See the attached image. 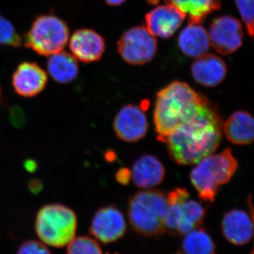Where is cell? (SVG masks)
Wrapping results in <instances>:
<instances>
[{
  "label": "cell",
  "mask_w": 254,
  "mask_h": 254,
  "mask_svg": "<svg viewBox=\"0 0 254 254\" xmlns=\"http://www.w3.org/2000/svg\"><path fill=\"white\" fill-rule=\"evenodd\" d=\"M46 71L36 63L23 62L13 73L11 85L16 94L33 98L44 91L48 84Z\"/></svg>",
  "instance_id": "30bf717a"
},
{
  "label": "cell",
  "mask_w": 254,
  "mask_h": 254,
  "mask_svg": "<svg viewBox=\"0 0 254 254\" xmlns=\"http://www.w3.org/2000/svg\"><path fill=\"white\" fill-rule=\"evenodd\" d=\"M127 225L123 213L114 205L99 209L92 220L90 234L103 244L116 242L123 237Z\"/></svg>",
  "instance_id": "9c48e42d"
},
{
  "label": "cell",
  "mask_w": 254,
  "mask_h": 254,
  "mask_svg": "<svg viewBox=\"0 0 254 254\" xmlns=\"http://www.w3.org/2000/svg\"><path fill=\"white\" fill-rule=\"evenodd\" d=\"M188 15L190 23L201 24L209 14L220 9V0H165Z\"/></svg>",
  "instance_id": "ffe728a7"
},
{
  "label": "cell",
  "mask_w": 254,
  "mask_h": 254,
  "mask_svg": "<svg viewBox=\"0 0 254 254\" xmlns=\"http://www.w3.org/2000/svg\"><path fill=\"white\" fill-rule=\"evenodd\" d=\"M178 46L182 53L190 58L206 54L210 46L208 31L200 24L189 23L179 36Z\"/></svg>",
  "instance_id": "e0dca14e"
},
{
  "label": "cell",
  "mask_w": 254,
  "mask_h": 254,
  "mask_svg": "<svg viewBox=\"0 0 254 254\" xmlns=\"http://www.w3.org/2000/svg\"><path fill=\"white\" fill-rule=\"evenodd\" d=\"M68 254H98L103 253L100 244L95 239L88 236L74 237L67 245Z\"/></svg>",
  "instance_id": "603a6c76"
},
{
  "label": "cell",
  "mask_w": 254,
  "mask_h": 254,
  "mask_svg": "<svg viewBox=\"0 0 254 254\" xmlns=\"http://www.w3.org/2000/svg\"><path fill=\"white\" fill-rule=\"evenodd\" d=\"M205 214V208L198 202L193 200H185L182 204L181 215L176 234L186 235L198 228L204 220Z\"/></svg>",
  "instance_id": "44dd1931"
},
{
  "label": "cell",
  "mask_w": 254,
  "mask_h": 254,
  "mask_svg": "<svg viewBox=\"0 0 254 254\" xmlns=\"http://www.w3.org/2000/svg\"><path fill=\"white\" fill-rule=\"evenodd\" d=\"M18 254H50L51 252L42 241L30 240L23 242L17 251Z\"/></svg>",
  "instance_id": "484cf974"
},
{
  "label": "cell",
  "mask_w": 254,
  "mask_h": 254,
  "mask_svg": "<svg viewBox=\"0 0 254 254\" xmlns=\"http://www.w3.org/2000/svg\"><path fill=\"white\" fill-rule=\"evenodd\" d=\"M115 177L119 183L123 185H127L131 180V172L128 169L121 168L117 172Z\"/></svg>",
  "instance_id": "4316f807"
},
{
  "label": "cell",
  "mask_w": 254,
  "mask_h": 254,
  "mask_svg": "<svg viewBox=\"0 0 254 254\" xmlns=\"http://www.w3.org/2000/svg\"><path fill=\"white\" fill-rule=\"evenodd\" d=\"M127 0H105V3L109 6H120L125 3Z\"/></svg>",
  "instance_id": "f1b7e54d"
},
{
  "label": "cell",
  "mask_w": 254,
  "mask_h": 254,
  "mask_svg": "<svg viewBox=\"0 0 254 254\" xmlns=\"http://www.w3.org/2000/svg\"><path fill=\"white\" fill-rule=\"evenodd\" d=\"M223 124L210 102L193 118L160 141L166 143L169 154L179 165H194L213 154L221 143Z\"/></svg>",
  "instance_id": "6da1fadb"
},
{
  "label": "cell",
  "mask_w": 254,
  "mask_h": 254,
  "mask_svg": "<svg viewBox=\"0 0 254 254\" xmlns=\"http://www.w3.org/2000/svg\"><path fill=\"white\" fill-rule=\"evenodd\" d=\"M209 102L185 82L173 81L160 90L157 93L154 110L159 141L194 117Z\"/></svg>",
  "instance_id": "7a4b0ae2"
},
{
  "label": "cell",
  "mask_w": 254,
  "mask_h": 254,
  "mask_svg": "<svg viewBox=\"0 0 254 254\" xmlns=\"http://www.w3.org/2000/svg\"><path fill=\"white\" fill-rule=\"evenodd\" d=\"M25 167L28 171L33 172L36 169V164L33 160H27V162L25 163Z\"/></svg>",
  "instance_id": "f546056e"
},
{
  "label": "cell",
  "mask_w": 254,
  "mask_h": 254,
  "mask_svg": "<svg viewBox=\"0 0 254 254\" xmlns=\"http://www.w3.org/2000/svg\"><path fill=\"white\" fill-rule=\"evenodd\" d=\"M208 35L210 46L222 55L235 53L243 43L242 23L230 15L213 19L210 23Z\"/></svg>",
  "instance_id": "ba28073f"
},
{
  "label": "cell",
  "mask_w": 254,
  "mask_h": 254,
  "mask_svg": "<svg viewBox=\"0 0 254 254\" xmlns=\"http://www.w3.org/2000/svg\"><path fill=\"white\" fill-rule=\"evenodd\" d=\"M69 39L67 23L59 16L43 14L35 18L24 36V46L41 56L62 51Z\"/></svg>",
  "instance_id": "8992f818"
},
{
  "label": "cell",
  "mask_w": 254,
  "mask_h": 254,
  "mask_svg": "<svg viewBox=\"0 0 254 254\" xmlns=\"http://www.w3.org/2000/svg\"><path fill=\"white\" fill-rule=\"evenodd\" d=\"M118 51L127 63L143 65L154 58L158 51L156 38L143 26L127 30L118 42Z\"/></svg>",
  "instance_id": "52a82bcc"
},
{
  "label": "cell",
  "mask_w": 254,
  "mask_h": 254,
  "mask_svg": "<svg viewBox=\"0 0 254 254\" xmlns=\"http://www.w3.org/2000/svg\"><path fill=\"white\" fill-rule=\"evenodd\" d=\"M237 7L248 34L254 36V0H235Z\"/></svg>",
  "instance_id": "d4e9b609"
},
{
  "label": "cell",
  "mask_w": 254,
  "mask_h": 254,
  "mask_svg": "<svg viewBox=\"0 0 254 254\" xmlns=\"http://www.w3.org/2000/svg\"><path fill=\"white\" fill-rule=\"evenodd\" d=\"M68 41V48L71 54L82 63H93L99 61L104 54V38L91 28L76 30Z\"/></svg>",
  "instance_id": "4fadbf2b"
},
{
  "label": "cell",
  "mask_w": 254,
  "mask_h": 254,
  "mask_svg": "<svg viewBox=\"0 0 254 254\" xmlns=\"http://www.w3.org/2000/svg\"><path fill=\"white\" fill-rule=\"evenodd\" d=\"M222 230L224 236L230 243L235 245H245L253 237L252 218L244 210H232L222 219Z\"/></svg>",
  "instance_id": "9a60e30c"
},
{
  "label": "cell",
  "mask_w": 254,
  "mask_h": 254,
  "mask_svg": "<svg viewBox=\"0 0 254 254\" xmlns=\"http://www.w3.org/2000/svg\"><path fill=\"white\" fill-rule=\"evenodd\" d=\"M190 174L192 185L200 199L213 203L219 188L230 181L238 163L230 148L219 154H211L202 159Z\"/></svg>",
  "instance_id": "277c9868"
},
{
  "label": "cell",
  "mask_w": 254,
  "mask_h": 254,
  "mask_svg": "<svg viewBox=\"0 0 254 254\" xmlns=\"http://www.w3.org/2000/svg\"><path fill=\"white\" fill-rule=\"evenodd\" d=\"M77 217L66 205L52 203L44 205L37 213L35 230L40 240L47 246L62 248L75 237Z\"/></svg>",
  "instance_id": "5b68a950"
},
{
  "label": "cell",
  "mask_w": 254,
  "mask_h": 254,
  "mask_svg": "<svg viewBox=\"0 0 254 254\" xmlns=\"http://www.w3.org/2000/svg\"><path fill=\"white\" fill-rule=\"evenodd\" d=\"M165 170L163 164L151 155H144L136 160L131 171V177L137 187L150 189L163 182Z\"/></svg>",
  "instance_id": "2e32d148"
},
{
  "label": "cell",
  "mask_w": 254,
  "mask_h": 254,
  "mask_svg": "<svg viewBox=\"0 0 254 254\" xmlns=\"http://www.w3.org/2000/svg\"><path fill=\"white\" fill-rule=\"evenodd\" d=\"M28 189L33 193L37 194L43 190V185H42V182L38 179H32L28 182Z\"/></svg>",
  "instance_id": "83f0119b"
},
{
  "label": "cell",
  "mask_w": 254,
  "mask_h": 254,
  "mask_svg": "<svg viewBox=\"0 0 254 254\" xmlns=\"http://www.w3.org/2000/svg\"><path fill=\"white\" fill-rule=\"evenodd\" d=\"M49 57L47 70L53 81L60 84H67L77 78L79 66L73 55L62 50Z\"/></svg>",
  "instance_id": "ac0fdd59"
},
{
  "label": "cell",
  "mask_w": 254,
  "mask_h": 254,
  "mask_svg": "<svg viewBox=\"0 0 254 254\" xmlns=\"http://www.w3.org/2000/svg\"><path fill=\"white\" fill-rule=\"evenodd\" d=\"M113 127L120 139L135 142L146 134L148 124L141 107L127 105L119 111L114 120Z\"/></svg>",
  "instance_id": "7c38bea8"
},
{
  "label": "cell",
  "mask_w": 254,
  "mask_h": 254,
  "mask_svg": "<svg viewBox=\"0 0 254 254\" xmlns=\"http://www.w3.org/2000/svg\"><path fill=\"white\" fill-rule=\"evenodd\" d=\"M1 88H0V102H1Z\"/></svg>",
  "instance_id": "4dcf8cb0"
},
{
  "label": "cell",
  "mask_w": 254,
  "mask_h": 254,
  "mask_svg": "<svg viewBox=\"0 0 254 254\" xmlns=\"http://www.w3.org/2000/svg\"><path fill=\"white\" fill-rule=\"evenodd\" d=\"M193 79L201 86H218L226 77V64L220 57L213 54H205L198 57L191 65Z\"/></svg>",
  "instance_id": "5bb4252c"
},
{
  "label": "cell",
  "mask_w": 254,
  "mask_h": 254,
  "mask_svg": "<svg viewBox=\"0 0 254 254\" xmlns=\"http://www.w3.org/2000/svg\"><path fill=\"white\" fill-rule=\"evenodd\" d=\"M184 252L190 254H210L215 252V245L203 229H195L185 235L182 241Z\"/></svg>",
  "instance_id": "7402d4cb"
},
{
  "label": "cell",
  "mask_w": 254,
  "mask_h": 254,
  "mask_svg": "<svg viewBox=\"0 0 254 254\" xmlns=\"http://www.w3.org/2000/svg\"><path fill=\"white\" fill-rule=\"evenodd\" d=\"M186 17L181 10L167 3L145 15V28L153 36L168 39L176 33Z\"/></svg>",
  "instance_id": "8fae6325"
},
{
  "label": "cell",
  "mask_w": 254,
  "mask_h": 254,
  "mask_svg": "<svg viewBox=\"0 0 254 254\" xmlns=\"http://www.w3.org/2000/svg\"><path fill=\"white\" fill-rule=\"evenodd\" d=\"M22 44V38L14 25L0 14V45L18 48Z\"/></svg>",
  "instance_id": "cb8c5ba5"
},
{
  "label": "cell",
  "mask_w": 254,
  "mask_h": 254,
  "mask_svg": "<svg viewBox=\"0 0 254 254\" xmlns=\"http://www.w3.org/2000/svg\"><path fill=\"white\" fill-rule=\"evenodd\" d=\"M223 130L227 139L234 144H251L254 141V119L247 112L237 111L227 120Z\"/></svg>",
  "instance_id": "d6986e66"
},
{
  "label": "cell",
  "mask_w": 254,
  "mask_h": 254,
  "mask_svg": "<svg viewBox=\"0 0 254 254\" xmlns=\"http://www.w3.org/2000/svg\"><path fill=\"white\" fill-rule=\"evenodd\" d=\"M167 194L159 190L139 191L130 200L128 215L135 231L147 237L158 236L166 232L168 213Z\"/></svg>",
  "instance_id": "3957f363"
}]
</instances>
